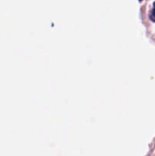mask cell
Returning <instances> with one entry per match:
<instances>
[{
  "label": "cell",
  "mask_w": 155,
  "mask_h": 156,
  "mask_svg": "<svg viewBox=\"0 0 155 156\" xmlns=\"http://www.w3.org/2000/svg\"><path fill=\"white\" fill-rule=\"evenodd\" d=\"M149 18L152 21L155 22V2L153 3V9L150 11V15H149Z\"/></svg>",
  "instance_id": "1"
}]
</instances>
